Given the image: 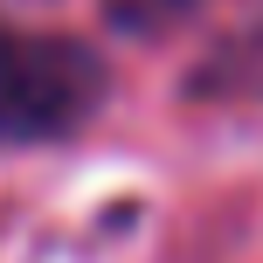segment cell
Masks as SVG:
<instances>
[{"label":"cell","mask_w":263,"mask_h":263,"mask_svg":"<svg viewBox=\"0 0 263 263\" xmlns=\"http://www.w3.org/2000/svg\"><path fill=\"white\" fill-rule=\"evenodd\" d=\"M104 97V63L83 42L0 28V145L69 139Z\"/></svg>","instance_id":"6da1fadb"}]
</instances>
